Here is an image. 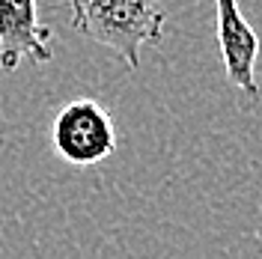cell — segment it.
<instances>
[{
	"label": "cell",
	"instance_id": "7a4b0ae2",
	"mask_svg": "<svg viewBox=\"0 0 262 259\" xmlns=\"http://www.w3.org/2000/svg\"><path fill=\"white\" fill-rule=\"evenodd\" d=\"M51 146L72 167H96L116 152V125L96 98H75L54 116Z\"/></svg>",
	"mask_w": 262,
	"mask_h": 259
},
{
	"label": "cell",
	"instance_id": "6da1fadb",
	"mask_svg": "<svg viewBox=\"0 0 262 259\" xmlns=\"http://www.w3.org/2000/svg\"><path fill=\"white\" fill-rule=\"evenodd\" d=\"M72 27L119 54L137 72L140 51L164 39V9L146 0H75Z\"/></svg>",
	"mask_w": 262,
	"mask_h": 259
},
{
	"label": "cell",
	"instance_id": "277c9868",
	"mask_svg": "<svg viewBox=\"0 0 262 259\" xmlns=\"http://www.w3.org/2000/svg\"><path fill=\"white\" fill-rule=\"evenodd\" d=\"M51 63V30L39 24V6L0 0V69L15 72L21 60Z\"/></svg>",
	"mask_w": 262,
	"mask_h": 259
},
{
	"label": "cell",
	"instance_id": "3957f363",
	"mask_svg": "<svg viewBox=\"0 0 262 259\" xmlns=\"http://www.w3.org/2000/svg\"><path fill=\"white\" fill-rule=\"evenodd\" d=\"M217 45H221V57H224V69L232 87H238L242 93L250 98L259 96L256 87V60H259V36L247 24L242 9L232 0H221L217 3Z\"/></svg>",
	"mask_w": 262,
	"mask_h": 259
}]
</instances>
